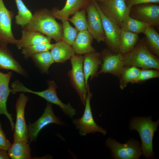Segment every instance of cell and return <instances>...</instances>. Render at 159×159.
Masks as SVG:
<instances>
[{
    "instance_id": "ffe728a7",
    "label": "cell",
    "mask_w": 159,
    "mask_h": 159,
    "mask_svg": "<svg viewBox=\"0 0 159 159\" xmlns=\"http://www.w3.org/2000/svg\"><path fill=\"white\" fill-rule=\"evenodd\" d=\"M11 70L25 76L26 72L7 47L0 45V70Z\"/></svg>"
},
{
    "instance_id": "e575fe53",
    "label": "cell",
    "mask_w": 159,
    "mask_h": 159,
    "mask_svg": "<svg viewBox=\"0 0 159 159\" xmlns=\"http://www.w3.org/2000/svg\"><path fill=\"white\" fill-rule=\"evenodd\" d=\"M127 6L130 9L136 5L147 3L159 4V0H125Z\"/></svg>"
},
{
    "instance_id": "5b68a950",
    "label": "cell",
    "mask_w": 159,
    "mask_h": 159,
    "mask_svg": "<svg viewBox=\"0 0 159 159\" xmlns=\"http://www.w3.org/2000/svg\"><path fill=\"white\" fill-rule=\"evenodd\" d=\"M87 96L85 100V110L82 117L73 120V123L79 130L80 134L85 136L90 133L100 132L105 135L106 130L96 124L93 119L90 105L92 94L90 90L89 84L87 87Z\"/></svg>"
},
{
    "instance_id": "7a4b0ae2",
    "label": "cell",
    "mask_w": 159,
    "mask_h": 159,
    "mask_svg": "<svg viewBox=\"0 0 159 159\" xmlns=\"http://www.w3.org/2000/svg\"><path fill=\"white\" fill-rule=\"evenodd\" d=\"M125 66H134L142 69L159 70V59L147 47L145 37L139 39L134 48L122 54Z\"/></svg>"
},
{
    "instance_id": "ba28073f",
    "label": "cell",
    "mask_w": 159,
    "mask_h": 159,
    "mask_svg": "<svg viewBox=\"0 0 159 159\" xmlns=\"http://www.w3.org/2000/svg\"><path fill=\"white\" fill-rule=\"evenodd\" d=\"M98 3L103 13L120 28L123 20L130 14V9L125 0H107Z\"/></svg>"
},
{
    "instance_id": "44dd1931",
    "label": "cell",
    "mask_w": 159,
    "mask_h": 159,
    "mask_svg": "<svg viewBox=\"0 0 159 159\" xmlns=\"http://www.w3.org/2000/svg\"><path fill=\"white\" fill-rule=\"evenodd\" d=\"M93 38L87 30L79 32L72 46L77 54L95 52L92 46Z\"/></svg>"
},
{
    "instance_id": "9c48e42d",
    "label": "cell",
    "mask_w": 159,
    "mask_h": 159,
    "mask_svg": "<svg viewBox=\"0 0 159 159\" xmlns=\"http://www.w3.org/2000/svg\"><path fill=\"white\" fill-rule=\"evenodd\" d=\"M48 87L44 91L37 92L31 90L24 86L21 88L23 92L32 93L43 98L49 102L58 106L66 115L71 118L75 115L76 111L70 103L65 104L63 103L58 97L56 92L57 87L55 82L53 80L48 82Z\"/></svg>"
},
{
    "instance_id": "ac0fdd59",
    "label": "cell",
    "mask_w": 159,
    "mask_h": 159,
    "mask_svg": "<svg viewBox=\"0 0 159 159\" xmlns=\"http://www.w3.org/2000/svg\"><path fill=\"white\" fill-rule=\"evenodd\" d=\"M102 60L100 53L94 52L85 54L84 56L83 70L85 75V85L86 87L88 81L97 75L99 68L101 65Z\"/></svg>"
},
{
    "instance_id": "52a82bcc",
    "label": "cell",
    "mask_w": 159,
    "mask_h": 159,
    "mask_svg": "<svg viewBox=\"0 0 159 159\" xmlns=\"http://www.w3.org/2000/svg\"><path fill=\"white\" fill-rule=\"evenodd\" d=\"M100 15L105 35V42L108 49L115 53L119 52V38L120 28L106 16L100 9L98 2L91 0Z\"/></svg>"
},
{
    "instance_id": "9a60e30c",
    "label": "cell",
    "mask_w": 159,
    "mask_h": 159,
    "mask_svg": "<svg viewBox=\"0 0 159 159\" xmlns=\"http://www.w3.org/2000/svg\"><path fill=\"white\" fill-rule=\"evenodd\" d=\"M85 9L87 13V31L97 42H104L105 35L101 19L91 0Z\"/></svg>"
},
{
    "instance_id": "f546056e",
    "label": "cell",
    "mask_w": 159,
    "mask_h": 159,
    "mask_svg": "<svg viewBox=\"0 0 159 159\" xmlns=\"http://www.w3.org/2000/svg\"><path fill=\"white\" fill-rule=\"evenodd\" d=\"M54 44L48 43L26 47L21 49V53L24 58L27 59L35 54L51 50Z\"/></svg>"
},
{
    "instance_id": "484cf974",
    "label": "cell",
    "mask_w": 159,
    "mask_h": 159,
    "mask_svg": "<svg viewBox=\"0 0 159 159\" xmlns=\"http://www.w3.org/2000/svg\"><path fill=\"white\" fill-rule=\"evenodd\" d=\"M149 24L132 18L130 14L122 21L120 26L121 29L136 34L143 33Z\"/></svg>"
},
{
    "instance_id": "277c9868",
    "label": "cell",
    "mask_w": 159,
    "mask_h": 159,
    "mask_svg": "<svg viewBox=\"0 0 159 159\" xmlns=\"http://www.w3.org/2000/svg\"><path fill=\"white\" fill-rule=\"evenodd\" d=\"M70 60L72 69L68 72V75L71 85L85 105L87 90L83 70L84 56L81 55H74Z\"/></svg>"
},
{
    "instance_id": "8992f818",
    "label": "cell",
    "mask_w": 159,
    "mask_h": 159,
    "mask_svg": "<svg viewBox=\"0 0 159 159\" xmlns=\"http://www.w3.org/2000/svg\"><path fill=\"white\" fill-rule=\"evenodd\" d=\"M105 144L110 149L115 159H139L142 154L140 144L134 140H130L125 144H121L109 138Z\"/></svg>"
},
{
    "instance_id": "cb8c5ba5",
    "label": "cell",
    "mask_w": 159,
    "mask_h": 159,
    "mask_svg": "<svg viewBox=\"0 0 159 159\" xmlns=\"http://www.w3.org/2000/svg\"><path fill=\"white\" fill-rule=\"evenodd\" d=\"M138 34L121 29L119 38V52L122 54L132 51L139 40Z\"/></svg>"
},
{
    "instance_id": "d590c367",
    "label": "cell",
    "mask_w": 159,
    "mask_h": 159,
    "mask_svg": "<svg viewBox=\"0 0 159 159\" xmlns=\"http://www.w3.org/2000/svg\"><path fill=\"white\" fill-rule=\"evenodd\" d=\"M6 151L0 149V159H9V157Z\"/></svg>"
},
{
    "instance_id": "8d00e7d4",
    "label": "cell",
    "mask_w": 159,
    "mask_h": 159,
    "mask_svg": "<svg viewBox=\"0 0 159 159\" xmlns=\"http://www.w3.org/2000/svg\"><path fill=\"white\" fill-rule=\"evenodd\" d=\"M98 2H101L107 0H96Z\"/></svg>"
},
{
    "instance_id": "d4e9b609",
    "label": "cell",
    "mask_w": 159,
    "mask_h": 159,
    "mask_svg": "<svg viewBox=\"0 0 159 159\" xmlns=\"http://www.w3.org/2000/svg\"><path fill=\"white\" fill-rule=\"evenodd\" d=\"M145 37L146 46L150 51L159 58V34L149 25L143 33Z\"/></svg>"
},
{
    "instance_id": "6da1fadb",
    "label": "cell",
    "mask_w": 159,
    "mask_h": 159,
    "mask_svg": "<svg viewBox=\"0 0 159 159\" xmlns=\"http://www.w3.org/2000/svg\"><path fill=\"white\" fill-rule=\"evenodd\" d=\"M23 29L39 32L57 42L62 40V25L46 9L35 11L31 21Z\"/></svg>"
},
{
    "instance_id": "f1b7e54d",
    "label": "cell",
    "mask_w": 159,
    "mask_h": 159,
    "mask_svg": "<svg viewBox=\"0 0 159 159\" xmlns=\"http://www.w3.org/2000/svg\"><path fill=\"white\" fill-rule=\"evenodd\" d=\"M18 9L17 14L15 17L16 23L23 28L31 20L33 15L22 0H15Z\"/></svg>"
},
{
    "instance_id": "7c38bea8",
    "label": "cell",
    "mask_w": 159,
    "mask_h": 159,
    "mask_svg": "<svg viewBox=\"0 0 159 159\" xmlns=\"http://www.w3.org/2000/svg\"><path fill=\"white\" fill-rule=\"evenodd\" d=\"M13 12L6 8L3 0H0V45L5 47L9 44H16L17 39L15 38L11 29Z\"/></svg>"
},
{
    "instance_id": "836d02e7",
    "label": "cell",
    "mask_w": 159,
    "mask_h": 159,
    "mask_svg": "<svg viewBox=\"0 0 159 159\" xmlns=\"http://www.w3.org/2000/svg\"><path fill=\"white\" fill-rule=\"evenodd\" d=\"M11 145L10 142L6 138L2 129L1 124L0 122V149L7 151Z\"/></svg>"
},
{
    "instance_id": "3957f363",
    "label": "cell",
    "mask_w": 159,
    "mask_h": 159,
    "mask_svg": "<svg viewBox=\"0 0 159 159\" xmlns=\"http://www.w3.org/2000/svg\"><path fill=\"white\" fill-rule=\"evenodd\" d=\"M159 123L158 120L153 122L150 117L135 118L130 122V129L136 130L139 133L142 142V153L146 158L153 156V139Z\"/></svg>"
},
{
    "instance_id": "5bb4252c",
    "label": "cell",
    "mask_w": 159,
    "mask_h": 159,
    "mask_svg": "<svg viewBox=\"0 0 159 159\" xmlns=\"http://www.w3.org/2000/svg\"><path fill=\"white\" fill-rule=\"evenodd\" d=\"M52 123L59 125H63V122L60 119L54 114L51 104L48 103L41 117L34 123H29L28 126L30 142L35 140L40 131L44 127Z\"/></svg>"
},
{
    "instance_id": "2e32d148",
    "label": "cell",
    "mask_w": 159,
    "mask_h": 159,
    "mask_svg": "<svg viewBox=\"0 0 159 159\" xmlns=\"http://www.w3.org/2000/svg\"><path fill=\"white\" fill-rule=\"evenodd\" d=\"M12 74L11 72L4 73L0 71V115L4 114L7 117L10 122L11 130L14 131V125L12 115L9 113L6 108L7 99L11 92L9 84Z\"/></svg>"
},
{
    "instance_id": "1f68e13d",
    "label": "cell",
    "mask_w": 159,
    "mask_h": 159,
    "mask_svg": "<svg viewBox=\"0 0 159 159\" xmlns=\"http://www.w3.org/2000/svg\"><path fill=\"white\" fill-rule=\"evenodd\" d=\"M62 22V40L72 46L77 36L78 31L70 25L68 20Z\"/></svg>"
},
{
    "instance_id": "e0dca14e",
    "label": "cell",
    "mask_w": 159,
    "mask_h": 159,
    "mask_svg": "<svg viewBox=\"0 0 159 159\" xmlns=\"http://www.w3.org/2000/svg\"><path fill=\"white\" fill-rule=\"evenodd\" d=\"M91 1V0H66L64 6L61 10L54 8L51 11L56 19L62 22L68 20L70 15L86 8Z\"/></svg>"
},
{
    "instance_id": "4dcf8cb0",
    "label": "cell",
    "mask_w": 159,
    "mask_h": 159,
    "mask_svg": "<svg viewBox=\"0 0 159 159\" xmlns=\"http://www.w3.org/2000/svg\"><path fill=\"white\" fill-rule=\"evenodd\" d=\"M86 9H82L75 13L73 16L68 19L76 27L79 32L87 30Z\"/></svg>"
},
{
    "instance_id": "d6a6232c",
    "label": "cell",
    "mask_w": 159,
    "mask_h": 159,
    "mask_svg": "<svg viewBox=\"0 0 159 159\" xmlns=\"http://www.w3.org/2000/svg\"><path fill=\"white\" fill-rule=\"evenodd\" d=\"M159 77V70L153 69H142L135 83H139Z\"/></svg>"
},
{
    "instance_id": "8fae6325",
    "label": "cell",
    "mask_w": 159,
    "mask_h": 159,
    "mask_svg": "<svg viewBox=\"0 0 159 159\" xmlns=\"http://www.w3.org/2000/svg\"><path fill=\"white\" fill-rule=\"evenodd\" d=\"M155 3L140 4L132 7L130 15L132 18L152 26L159 25V5Z\"/></svg>"
},
{
    "instance_id": "d6986e66",
    "label": "cell",
    "mask_w": 159,
    "mask_h": 159,
    "mask_svg": "<svg viewBox=\"0 0 159 159\" xmlns=\"http://www.w3.org/2000/svg\"><path fill=\"white\" fill-rule=\"evenodd\" d=\"M21 38L17 40L16 45L19 49L34 45L50 43L51 39L39 32L21 30Z\"/></svg>"
},
{
    "instance_id": "4316f807",
    "label": "cell",
    "mask_w": 159,
    "mask_h": 159,
    "mask_svg": "<svg viewBox=\"0 0 159 159\" xmlns=\"http://www.w3.org/2000/svg\"><path fill=\"white\" fill-rule=\"evenodd\" d=\"M140 69L134 66L125 67L118 78L120 89L123 90L129 83H134L139 75Z\"/></svg>"
},
{
    "instance_id": "83f0119b",
    "label": "cell",
    "mask_w": 159,
    "mask_h": 159,
    "mask_svg": "<svg viewBox=\"0 0 159 159\" xmlns=\"http://www.w3.org/2000/svg\"><path fill=\"white\" fill-rule=\"evenodd\" d=\"M31 57L42 72L46 73L48 72L50 66L55 62L49 51L35 54Z\"/></svg>"
},
{
    "instance_id": "7402d4cb",
    "label": "cell",
    "mask_w": 159,
    "mask_h": 159,
    "mask_svg": "<svg viewBox=\"0 0 159 159\" xmlns=\"http://www.w3.org/2000/svg\"><path fill=\"white\" fill-rule=\"evenodd\" d=\"M50 52L54 62L64 63L74 55L75 52L72 46L62 40L54 44Z\"/></svg>"
},
{
    "instance_id": "30bf717a",
    "label": "cell",
    "mask_w": 159,
    "mask_h": 159,
    "mask_svg": "<svg viewBox=\"0 0 159 159\" xmlns=\"http://www.w3.org/2000/svg\"><path fill=\"white\" fill-rule=\"evenodd\" d=\"M28 99L27 96L22 93L17 100L15 105L16 121L13 135L14 142L24 141L28 143V126L26 123L24 115L25 107Z\"/></svg>"
},
{
    "instance_id": "603a6c76",
    "label": "cell",
    "mask_w": 159,
    "mask_h": 159,
    "mask_svg": "<svg viewBox=\"0 0 159 159\" xmlns=\"http://www.w3.org/2000/svg\"><path fill=\"white\" fill-rule=\"evenodd\" d=\"M25 141L14 142L8 151L9 157L12 159H31V149L29 143Z\"/></svg>"
},
{
    "instance_id": "4fadbf2b",
    "label": "cell",
    "mask_w": 159,
    "mask_h": 159,
    "mask_svg": "<svg viewBox=\"0 0 159 159\" xmlns=\"http://www.w3.org/2000/svg\"><path fill=\"white\" fill-rule=\"evenodd\" d=\"M100 54L102 63L97 74L109 73L119 78L125 67L122 54L119 52L115 53L107 49L103 50Z\"/></svg>"
}]
</instances>
